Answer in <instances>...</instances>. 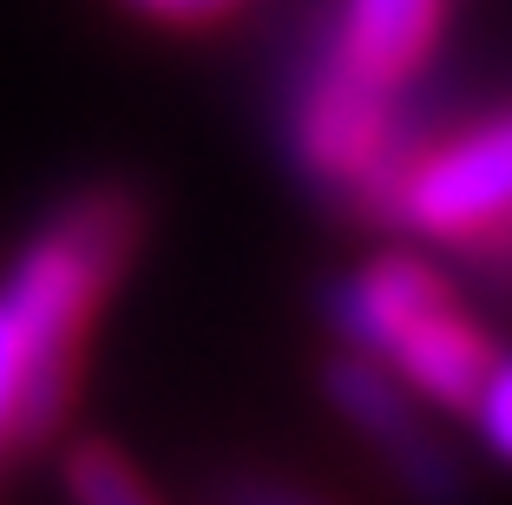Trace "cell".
I'll use <instances>...</instances> for the list:
<instances>
[{"mask_svg":"<svg viewBox=\"0 0 512 505\" xmlns=\"http://www.w3.org/2000/svg\"><path fill=\"white\" fill-rule=\"evenodd\" d=\"M145 237L132 191L66 197L0 269V473L66 420L86 374V342Z\"/></svg>","mask_w":512,"mask_h":505,"instance_id":"cell-1","label":"cell"},{"mask_svg":"<svg viewBox=\"0 0 512 505\" xmlns=\"http://www.w3.org/2000/svg\"><path fill=\"white\" fill-rule=\"evenodd\" d=\"M329 309H335V328H342L348 348L375 355L407 394H421L434 407H473L480 381L499 361V342L486 335V322L414 250L368 256L335 289Z\"/></svg>","mask_w":512,"mask_h":505,"instance_id":"cell-2","label":"cell"},{"mask_svg":"<svg viewBox=\"0 0 512 505\" xmlns=\"http://www.w3.org/2000/svg\"><path fill=\"white\" fill-rule=\"evenodd\" d=\"M375 217L440 250L512 263V105L434 145H407L375 197Z\"/></svg>","mask_w":512,"mask_h":505,"instance_id":"cell-3","label":"cell"},{"mask_svg":"<svg viewBox=\"0 0 512 505\" xmlns=\"http://www.w3.org/2000/svg\"><path fill=\"white\" fill-rule=\"evenodd\" d=\"M440 27H447V0H342L309 66L355 92L401 99L414 73L434 60Z\"/></svg>","mask_w":512,"mask_h":505,"instance_id":"cell-4","label":"cell"},{"mask_svg":"<svg viewBox=\"0 0 512 505\" xmlns=\"http://www.w3.org/2000/svg\"><path fill=\"white\" fill-rule=\"evenodd\" d=\"M322 387H329L335 414L362 433V440H375L381 453H394V460L407 466L414 486H434L440 492L453 479L447 466H440V446L421 433V420H414V407H407V387L394 381L375 355H362V348L342 342V355L322 368Z\"/></svg>","mask_w":512,"mask_h":505,"instance_id":"cell-5","label":"cell"},{"mask_svg":"<svg viewBox=\"0 0 512 505\" xmlns=\"http://www.w3.org/2000/svg\"><path fill=\"white\" fill-rule=\"evenodd\" d=\"M66 492H79L86 505H132V499H151V479L112 440H79L66 453Z\"/></svg>","mask_w":512,"mask_h":505,"instance_id":"cell-6","label":"cell"},{"mask_svg":"<svg viewBox=\"0 0 512 505\" xmlns=\"http://www.w3.org/2000/svg\"><path fill=\"white\" fill-rule=\"evenodd\" d=\"M467 414L480 420L486 453H499V460L512 466V355H499V361H493V374L480 381V394H473Z\"/></svg>","mask_w":512,"mask_h":505,"instance_id":"cell-7","label":"cell"},{"mask_svg":"<svg viewBox=\"0 0 512 505\" xmlns=\"http://www.w3.org/2000/svg\"><path fill=\"white\" fill-rule=\"evenodd\" d=\"M138 20H151V27H178V33H191V27H217V20H230L243 7V0H125Z\"/></svg>","mask_w":512,"mask_h":505,"instance_id":"cell-8","label":"cell"}]
</instances>
